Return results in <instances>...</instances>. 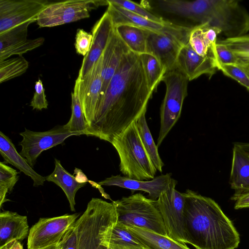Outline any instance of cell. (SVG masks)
Wrapping results in <instances>:
<instances>
[{"mask_svg":"<svg viewBox=\"0 0 249 249\" xmlns=\"http://www.w3.org/2000/svg\"><path fill=\"white\" fill-rule=\"evenodd\" d=\"M152 94L139 55L129 51L99 99L87 135L110 142L146 112Z\"/></svg>","mask_w":249,"mask_h":249,"instance_id":"6da1fadb","label":"cell"},{"mask_svg":"<svg viewBox=\"0 0 249 249\" xmlns=\"http://www.w3.org/2000/svg\"><path fill=\"white\" fill-rule=\"evenodd\" d=\"M183 194L188 244L196 249H235L238 247V232L215 201L189 189Z\"/></svg>","mask_w":249,"mask_h":249,"instance_id":"7a4b0ae2","label":"cell"},{"mask_svg":"<svg viewBox=\"0 0 249 249\" xmlns=\"http://www.w3.org/2000/svg\"><path fill=\"white\" fill-rule=\"evenodd\" d=\"M118 221L112 202L92 198L58 245L61 249H107L104 242Z\"/></svg>","mask_w":249,"mask_h":249,"instance_id":"3957f363","label":"cell"},{"mask_svg":"<svg viewBox=\"0 0 249 249\" xmlns=\"http://www.w3.org/2000/svg\"><path fill=\"white\" fill-rule=\"evenodd\" d=\"M119 156V168L125 176L139 180L155 178L157 169L141 140L136 122L113 138L110 142Z\"/></svg>","mask_w":249,"mask_h":249,"instance_id":"277c9868","label":"cell"},{"mask_svg":"<svg viewBox=\"0 0 249 249\" xmlns=\"http://www.w3.org/2000/svg\"><path fill=\"white\" fill-rule=\"evenodd\" d=\"M196 22L219 29L226 38L245 35L249 31V13L235 0H199Z\"/></svg>","mask_w":249,"mask_h":249,"instance_id":"5b68a950","label":"cell"},{"mask_svg":"<svg viewBox=\"0 0 249 249\" xmlns=\"http://www.w3.org/2000/svg\"><path fill=\"white\" fill-rule=\"evenodd\" d=\"M112 202L119 222L127 227H139L168 236L156 200L137 193Z\"/></svg>","mask_w":249,"mask_h":249,"instance_id":"8992f818","label":"cell"},{"mask_svg":"<svg viewBox=\"0 0 249 249\" xmlns=\"http://www.w3.org/2000/svg\"><path fill=\"white\" fill-rule=\"evenodd\" d=\"M192 27L170 22L160 32L147 30L146 53L154 56L166 71L176 68L179 52L188 43Z\"/></svg>","mask_w":249,"mask_h":249,"instance_id":"52a82bcc","label":"cell"},{"mask_svg":"<svg viewBox=\"0 0 249 249\" xmlns=\"http://www.w3.org/2000/svg\"><path fill=\"white\" fill-rule=\"evenodd\" d=\"M162 81L166 92L160 107V125L157 146L159 147L179 118L184 100L188 95L189 80L178 68L167 71Z\"/></svg>","mask_w":249,"mask_h":249,"instance_id":"ba28073f","label":"cell"},{"mask_svg":"<svg viewBox=\"0 0 249 249\" xmlns=\"http://www.w3.org/2000/svg\"><path fill=\"white\" fill-rule=\"evenodd\" d=\"M107 0H69L48 3L38 16L39 27H53L89 18V12Z\"/></svg>","mask_w":249,"mask_h":249,"instance_id":"9c48e42d","label":"cell"},{"mask_svg":"<svg viewBox=\"0 0 249 249\" xmlns=\"http://www.w3.org/2000/svg\"><path fill=\"white\" fill-rule=\"evenodd\" d=\"M178 181L172 178L169 188L156 200L168 237L182 244H188L185 231L184 196L176 189Z\"/></svg>","mask_w":249,"mask_h":249,"instance_id":"30bf717a","label":"cell"},{"mask_svg":"<svg viewBox=\"0 0 249 249\" xmlns=\"http://www.w3.org/2000/svg\"><path fill=\"white\" fill-rule=\"evenodd\" d=\"M79 215V213H75L53 217L40 218L30 229L27 249H41L58 245Z\"/></svg>","mask_w":249,"mask_h":249,"instance_id":"8fae6325","label":"cell"},{"mask_svg":"<svg viewBox=\"0 0 249 249\" xmlns=\"http://www.w3.org/2000/svg\"><path fill=\"white\" fill-rule=\"evenodd\" d=\"M19 135L22 137L18 144L22 148L19 154L33 168L37 158L43 151L63 143L69 137L85 134L83 132H71L65 129L63 125H58L43 132L25 128Z\"/></svg>","mask_w":249,"mask_h":249,"instance_id":"7c38bea8","label":"cell"},{"mask_svg":"<svg viewBox=\"0 0 249 249\" xmlns=\"http://www.w3.org/2000/svg\"><path fill=\"white\" fill-rule=\"evenodd\" d=\"M48 4L44 0H0V34L24 23L36 21Z\"/></svg>","mask_w":249,"mask_h":249,"instance_id":"4fadbf2b","label":"cell"},{"mask_svg":"<svg viewBox=\"0 0 249 249\" xmlns=\"http://www.w3.org/2000/svg\"><path fill=\"white\" fill-rule=\"evenodd\" d=\"M103 55L83 77H77L79 97L88 128L94 120L95 112L102 86Z\"/></svg>","mask_w":249,"mask_h":249,"instance_id":"5bb4252c","label":"cell"},{"mask_svg":"<svg viewBox=\"0 0 249 249\" xmlns=\"http://www.w3.org/2000/svg\"><path fill=\"white\" fill-rule=\"evenodd\" d=\"M33 22L24 23L0 34V62L13 55H22L43 44V37L27 39L28 27Z\"/></svg>","mask_w":249,"mask_h":249,"instance_id":"9a60e30c","label":"cell"},{"mask_svg":"<svg viewBox=\"0 0 249 249\" xmlns=\"http://www.w3.org/2000/svg\"><path fill=\"white\" fill-rule=\"evenodd\" d=\"M114 29L111 18L106 11L92 28V40L90 49L84 56L78 77L84 76L101 56Z\"/></svg>","mask_w":249,"mask_h":249,"instance_id":"2e32d148","label":"cell"},{"mask_svg":"<svg viewBox=\"0 0 249 249\" xmlns=\"http://www.w3.org/2000/svg\"><path fill=\"white\" fill-rule=\"evenodd\" d=\"M172 174L167 173L149 180H139L121 175L111 176L102 180L99 185L116 186L134 191H142L148 194L149 198L156 200L160 195L169 188L172 180Z\"/></svg>","mask_w":249,"mask_h":249,"instance_id":"e0dca14e","label":"cell"},{"mask_svg":"<svg viewBox=\"0 0 249 249\" xmlns=\"http://www.w3.org/2000/svg\"><path fill=\"white\" fill-rule=\"evenodd\" d=\"M176 68L192 81L203 74L211 77L216 72V62L213 56H202L191 47L189 42L181 49L178 54Z\"/></svg>","mask_w":249,"mask_h":249,"instance_id":"ac0fdd59","label":"cell"},{"mask_svg":"<svg viewBox=\"0 0 249 249\" xmlns=\"http://www.w3.org/2000/svg\"><path fill=\"white\" fill-rule=\"evenodd\" d=\"M129 51L115 28L102 53V86L99 98L106 92L124 56Z\"/></svg>","mask_w":249,"mask_h":249,"instance_id":"d6986e66","label":"cell"},{"mask_svg":"<svg viewBox=\"0 0 249 249\" xmlns=\"http://www.w3.org/2000/svg\"><path fill=\"white\" fill-rule=\"evenodd\" d=\"M27 217L16 212L4 211L0 213V249H5L11 242H21L28 236Z\"/></svg>","mask_w":249,"mask_h":249,"instance_id":"ffe728a7","label":"cell"},{"mask_svg":"<svg viewBox=\"0 0 249 249\" xmlns=\"http://www.w3.org/2000/svg\"><path fill=\"white\" fill-rule=\"evenodd\" d=\"M230 183L235 193V200L240 196L249 192V154L236 143L234 144Z\"/></svg>","mask_w":249,"mask_h":249,"instance_id":"44dd1931","label":"cell"},{"mask_svg":"<svg viewBox=\"0 0 249 249\" xmlns=\"http://www.w3.org/2000/svg\"><path fill=\"white\" fill-rule=\"evenodd\" d=\"M0 153L5 163L12 164L30 177L33 180L34 187L43 185L46 180L45 177L34 170L26 160L18 152L11 140L1 131L0 132Z\"/></svg>","mask_w":249,"mask_h":249,"instance_id":"7402d4cb","label":"cell"},{"mask_svg":"<svg viewBox=\"0 0 249 249\" xmlns=\"http://www.w3.org/2000/svg\"><path fill=\"white\" fill-rule=\"evenodd\" d=\"M107 0L108 3L107 11L111 18L114 27L121 24H127L149 31L160 32L171 22L168 21L165 23L153 21Z\"/></svg>","mask_w":249,"mask_h":249,"instance_id":"603a6c76","label":"cell"},{"mask_svg":"<svg viewBox=\"0 0 249 249\" xmlns=\"http://www.w3.org/2000/svg\"><path fill=\"white\" fill-rule=\"evenodd\" d=\"M54 161V169L50 175L45 177V180L54 183L61 188L69 202L71 210L75 212L76 193L86 185V182L77 181L75 177L64 169L59 160L55 159Z\"/></svg>","mask_w":249,"mask_h":249,"instance_id":"cb8c5ba5","label":"cell"},{"mask_svg":"<svg viewBox=\"0 0 249 249\" xmlns=\"http://www.w3.org/2000/svg\"><path fill=\"white\" fill-rule=\"evenodd\" d=\"M127 227L146 249H190L186 244L168 236L139 227Z\"/></svg>","mask_w":249,"mask_h":249,"instance_id":"d4e9b609","label":"cell"},{"mask_svg":"<svg viewBox=\"0 0 249 249\" xmlns=\"http://www.w3.org/2000/svg\"><path fill=\"white\" fill-rule=\"evenodd\" d=\"M104 245L112 249H143L142 244L128 230L118 221L106 238Z\"/></svg>","mask_w":249,"mask_h":249,"instance_id":"484cf974","label":"cell"},{"mask_svg":"<svg viewBox=\"0 0 249 249\" xmlns=\"http://www.w3.org/2000/svg\"><path fill=\"white\" fill-rule=\"evenodd\" d=\"M115 28L131 51L139 55L146 53L147 30L127 24L119 25Z\"/></svg>","mask_w":249,"mask_h":249,"instance_id":"4316f807","label":"cell"},{"mask_svg":"<svg viewBox=\"0 0 249 249\" xmlns=\"http://www.w3.org/2000/svg\"><path fill=\"white\" fill-rule=\"evenodd\" d=\"M146 112L136 121L137 128L143 146L155 167L160 172H162L164 165L158 152V147L155 144L148 126L146 117Z\"/></svg>","mask_w":249,"mask_h":249,"instance_id":"83f0119b","label":"cell"},{"mask_svg":"<svg viewBox=\"0 0 249 249\" xmlns=\"http://www.w3.org/2000/svg\"><path fill=\"white\" fill-rule=\"evenodd\" d=\"M189 43L198 54L202 56H213V50L216 43L213 44L208 36L207 23L197 24L192 27L189 35Z\"/></svg>","mask_w":249,"mask_h":249,"instance_id":"f1b7e54d","label":"cell"},{"mask_svg":"<svg viewBox=\"0 0 249 249\" xmlns=\"http://www.w3.org/2000/svg\"><path fill=\"white\" fill-rule=\"evenodd\" d=\"M150 89L153 92L166 72L159 61L153 55L144 53L139 55Z\"/></svg>","mask_w":249,"mask_h":249,"instance_id":"f546056e","label":"cell"},{"mask_svg":"<svg viewBox=\"0 0 249 249\" xmlns=\"http://www.w3.org/2000/svg\"><path fill=\"white\" fill-rule=\"evenodd\" d=\"M71 115L64 128L71 132H83L88 135V125L81 105L78 88L75 84L71 92Z\"/></svg>","mask_w":249,"mask_h":249,"instance_id":"4dcf8cb0","label":"cell"},{"mask_svg":"<svg viewBox=\"0 0 249 249\" xmlns=\"http://www.w3.org/2000/svg\"><path fill=\"white\" fill-rule=\"evenodd\" d=\"M29 63L22 55L0 62V83L19 76L27 70Z\"/></svg>","mask_w":249,"mask_h":249,"instance_id":"1f68e13d","label":"cell"},{"mask_svg":"<svg viewBox=\"0 0 249 249\" xmlns=\"http://www.w3.org/2000/svg\"><path fill=\"white\" fill-rule=\"evenodd\" d=\"M19 173L8 166L4 162H0V207L9 200L6 198L7 193H11L19 179Z\"/></svg>","mask_w":249,"mask_h":249,"instance_id":"d6a6232c","label":"cell"},{"mask_svg":"<svg viewBox=\"0 0 249 249\" xmlns=\"http://www.w3.org/2000/svg\"><path fill=\"white\" fill-rule=\"evenodd\" d=\"M109 2L115 4L136 15L158 23H165L166 20L159 17L148 11L142 5L127 0H108Z\"/></svg>","mask_w":249,"mask_h":249,"instance_id":"836d02e7","label":"cell"},{"mask_svg":"<svg viewBox=\"0 0 249 249\" xmlns=\"http://www.w3.org/2000/svg\"><path fill=\"white\" fill-rule=\"evenodd\" d=\"M224 75L236 80L249 90V78L237 64H221L217 67Z\"/></svg>","mask_w":249,"mask_h":249,"instance_id":"e575fe53","label":"cell"},{"mask_svg":"<svg viewBox=\"0 0 249 249\" xmlns=\"http://www.w3.org/2000/svg\"><path fill=\"white\" fill-rule=\"evenodd\" d=\"M235 53L249 55V35L226 38L218 41Z\"/></svg>","mask_w":249,"mask_h":249,"instance_id":"d590c367","label":"cell"},{"mask_svg":"<svg viewBox=\"0 0 249 249\" xmlns=\"http://www.w3.org/2000/svg\"><path fill=\"white\" fill-rule=\"evenodd\" d=\"M213 56L216 68L221 64H237V58L236 54L226 45L217 41L215 45Z\"/></svg>","mask_w":249,"mask_h":249,"instance_id":"8d00e7d4","label":"cell"},{"mask_svg":"<svg viewBox=\"0 0 249 249\" xmlns=\"http://www.w3.org/2000/svg\"><path fill=\"white\" fill-rule=\"evenodd\" d=\"M92 40L91 34L82 29H77L74 44L76 53L85 56L90 50Z\"/></svg>","mask_w":249,"mask_h":249,"instance_id":"74e56055","label":"cell"},{"mask_svg":"<svg viewBox=\"0 0 249 249\" xmlns=\"http://www.w3.org/2000/svg\"><path fill=\"white\" fill-rule=\"evenodd\" d=\"M30 106L33 107V109L38 110L48 108V103L45 93V89L42 81L40 78H38L35 83V92L30 103Z\"/></svg>","mask_w":249,"mask_h":249,"instance_id":"f35d334b","label":"cell"},{"mask_svg":"<svg viewBox=\"0 0 249 249\" xmlns=\"http://www.w3.org/2000/svg\"><path fill=\"white\" fill-rule=\"evenodd\" d=\"M235 54L237 58V64L244 70L249 78V55Z\"/></svg>","mask_w":249,"mask_h":249,"instance_id":"ab89813d","label":"cell"},{"mask_svg":"<svg viewBox=\"0 0 249 249\" xmlns=\"http://www.w3.org/2000/svg\"><path fill=\"white\" fill-rule=\"evenodd\" d=\"M235 200V209L249 208V192L240 196Z\"/></svg>","mask_w":249,"mask_h":249,"instance_id":"60d3db41","label":"cell"},{"mask_svg":"<svg viewBox=\"0 0 249 249\" xmlns=\"http://www.w3.org/2000/svg\"><path fill=\"white\" fill-rule=\"evenodd\" d=\"M74 174L76 175V176L75 177L76 180L79 182L84 183L89 181L86 176L83 173L81 169L75 168Z\"/></svg>","mask_w":249,"mask_h":249,"instance_id":"b9f144b4","label":"cell"},{"mask_svg":"<svg viewBox=\"0 0 249 249\" xmlns=\"http://www.w3.org/2000/svg\"><path fill=\"white\" fill-rule=\"evenodd\" d=\"M5 249H24V248L20 242L15 240L9 243Z\"/></svg>","mask_w":249,"mask_h":249,"instance_id":"7bdbcfd3","label":"cell"},{"mask_svg":"<svg viewBox=\"0 0 249 249\" xmlns=\"http://www.w3.org/2000/svg\"><path fill=\"white\" fill-rule=\"evenodd\" d=\"M236 143L249 154V143L236 142Z\"/></svg>","mask_w":249,"mask_h":249,"instance_id":"ee69618b","label":"cell"},{"mask_svg":"<svg viewBox=\"0 0 249 249\" xmlns=\"http://www.w3.org/2000/svg\"><path fill=\"white\" fill-rule=\"evenodd\" d=\"M41 249H61L59 245H53L49 246Z\"/></svg>","mask_w":249,"mask_h":249,"instance_id":"f6af8a7d","label":"cell"},{"mask_svg":"<svg viewBox=\"0 0 249 249\" xmlns=\"http://www.w3.org/2000/svg\"><path fill=\"white\" fill-rule=\"evenodd\" d=\"M107 249H111V248H110L107 247Z\"/></svg>","mask_w":249,"mask_h":249,"instance_id":"bcb514c9","label":"cell"},{"mask_svg":"<svg viewBox=\"0 0 249 249\" xmlns=\"http://www.w3.org/2000/svg\"><path fill=\"white\" fill-rule=\"evenodd\" d=\"M143 249H145V248H144Z\"/></svg>","mask_w":249,"mask_h":249,"instance_id":"7dc6e473","label":"cell"}]
</instances>
